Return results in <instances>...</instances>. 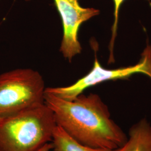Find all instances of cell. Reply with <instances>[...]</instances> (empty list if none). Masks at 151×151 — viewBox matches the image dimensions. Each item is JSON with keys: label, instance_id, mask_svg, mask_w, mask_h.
<instances>
[{"label": "cell", "instance_id": "3", "mask_svg": "<svg viewBox=\"0 0 151 151\" xmlns=\"http://www.w3.org/2000/svg\"><path fill=\"white\" fill-rule=\"evenodd\" d=\"M45 82L37 70L19 68L0 75V120L45 104Z\"/></svg>", "mask_w": 151, "mask_h": 151}, {"label": "cell", "instance_id": "9", "mask_svg": "<svg viewBox=\"0 0 151 151\" xmlns=\"http://www.w3.org/2000/svg\"><path fill=\"white\" fill-rule=\"evenodd\" d=\"M52 148H53V145L52 142H50L44 145L38 151H50L52 150Z\"/></svg>", "mask_w": 151, "mask_h": 151}, {"label": "cell", "instance_id": "8", "mask_svg": "<svg viewBox=\"0 0 151 151\" xmlns=\"http://www.w3.org/2000/svg\"><path fill=\"white\" fill-rule=\"evenodd\" d=\"M113 1L114 3V22L112 27V36H111V39L110 46H109L110 52L109 62H111L114 60L113 54L114 43L115 39L116 34L118 18H119V10L120 9L122 4L123 3L125 0H113Z\"/></svg>", "mask_w": 151, "mask_h": 151}, {"label": "cell", "instance_id": "7", "mask_svg": "<svg viewBox=\"0 0 151 151\" xmlns=\"http://www.w3.org/2000/svg\"><path fill=\"white\" fill-rule=\"evenodd\" d=\"M52 143L53 151H112L83 145L67 134L57 125L53 132Z\"/></svg>", "mask_w": 151, "mask_h": 151}, {"label": "cell", "instance_id": "10", "mask_svg": "<svg viewBox=\"0 0 151 151\" xmlns=\"http://www.w3.org/2000/svg\"><path fill=\"white\" fill-rule=\"evenodd\" d=\"M25 1H30V0H25Z\"/></svg>", "mask_w": 151, "mask_h": 151}, {"label": "cell", "instance_id": "6", "mask_svg": "<svg viewBox=\"0 0 151 151\" xmlns=\"http://www.w3.org/2000/svg\"><path fill=\"white\" fill-rule=\"evenodd\" d=\"M112 151H151V124L140 119L129 130L128 139L123 146Z\"/></svg>", "mask_w": 151, "mask_h": 151}, {"label": "cell", "instance_id": "5", "mask_svg": "<svg viewBox=\"0 0 151 151\" xmlns=\"http://www.w3.org/2000/svg\"><path fill=\"white\" fill-rule=\"evenodd\" d=\"M63 24V34L60 52L65 58L71 61L81 53L78 31L81 24L100 14V10L92 7H83L79 0H54Z\"/></svg>", "mask_w": 151, "mask_h": 151}, {"label": "cell", "instance_id": "4", "mask_svg": "<svg viewBox=\"0 0 151 151\" xmlns=\"http://www.w3.org/2000/svg\"><path fill=\"white\" fill-rule=\"evenodd\" d=\"M138 73L148 76L151 79V46L146 47L138 63L122 68L106 69L95 57L93 67L86 75L68 86L46 87L45 92L64 100H72L89 87L105 81L127 79Z\"/></svg>", "mask_w": 151, "mask_h": 151}, {"label": "cell", "instance_id": "1", "mask_svg": "<svg viewBox=\"0 0 151 151\" xmlns=\"http://www.w3.org/2000/svg\"><path fill=\"white\" fill-rule=\"evenodd\" d=\"M44 100L57 125L83 145L113 151L127 140L128 135L111 118L108 106L97 94L82 93L66 100L45 91Z\"/></svg>", "mask_w": 151, "mask_h": 151}, {"label": "cell", "instance_id": "2", "mask_svg": "<svg viewBox=\"0 0 151 151\" xmlns=\"http://www.w3.org/2000/svg\"><path fill=\"white\" fill-rule=\"evenodd\" d=\"M57 124L45 104L0 120V151H38L52 141Z\"/></svg>", "mask_w": 151, "mask_h": 151}]
</instances>
